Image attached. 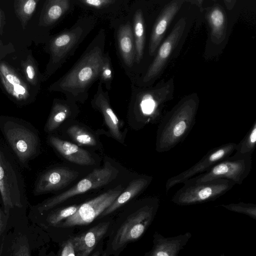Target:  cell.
Listing matches in <instances>:
<instances>
[{
    "mask_svg": "<svg viewBox=\"0 0 256 256\" xmlns=\"http://www.w3.org/2000/svg\"><path fill=\"white\" fill-rule=\"evenodd\" d=\"M184 0H173L162 8L153 26L150 39L148 52L154 56L156 52L165 33L182 6Z\"/></svg>",
    "mask_w": 256,
    "mask_h": 256,
    "instance_id": "16",
    "label": "cell"
},
{
    "mask_svg": "<svg viewBox=\"0 0 256 256\" xmlns=\"http://www.w3.org/2000/svg\"><path fill=\"white\" fill-rule=\"evenodd\" d=\"M174 90L173 78L148 88L132 86L130 109L140 126L160 120L164 105L172 98Z\"/></svg>",
    "mask_w": 256,
    "mask_h": 256,
    "instance_id": "4",
    "label": "cell"
},
{
    "mask_svg": "<svg viewBox=\"0 0 256 256\" xmlns=\"http://www.w3.org/2000/svg\"><path fill=\"white\" fill-rule=\"evenodd\" d=\"M236 144L230 142L210 150L190 168L168 178L166 184V192L178 184L207 172L220 161L230 157L234 152Z\"/></svg>",
    "mask_w": 256,
    "mask_h": 256,
    "instance_id": "10",
    "label": "cell"
},
{
    "mask_svg": "<svg viewBox=\"0 0 256 256\" xmlns=\"http://www.w3.org/2000/svg\"><path fill=\"white\" fill-rule=\"evenodd\" d=\"M256 144V120L244 138L236 144L235 153L230 156L233 159H242L252 158Z\"/></svg>",
    "mask_w": 256,
    "mask_h": 256,
    "instance_id": "28",
    "label": "cell"
},
{
    "mask_svg": "<svg viewBox=\"0 0 256 256\" xmlns=\"http://www.w3.org/2000/svg\"><path fill=\"white\" fill-rule=\"evenodd\" d=\"M234 2V0H225L224 2L227 8L228 9H231L234 6V4H232V2Z\"/></svg>",
    "mask_w": 256,
    "mask_h": 256,
    "instance_id": "38",
    "label": "cell"
},
{
    "mask_svg": "<svg viewBox=\"0 0 256 256\" xmlns=\"http://www.w3.org/2000/svg\"><path fill=\"white\" fill-rule=\"evenodd\" d=\"M218 256H224V254H220V255Z\"/></svg>",
    "mask_w": 256,
    "mask_h": 256,
    "instance_id": "41",
    "label": "cell"
},
{
    "mask_svg": "<svg viewBox=\"0 0 256 256\" xmlns=\"http://www.w3.org/2000/svg\"><path fill=\"white\" fill-rule=\"evenodd\" d=\"M4 130L9 144L22 162H26L35 154L38 138L31 130L12 122L5 124Z\"/></svg>",
    "mask_w": 256,
    "mask_h": 256,
    "instance_id": "13",
    "label": "cell"
},
{
    "mask_svg": "<svg viewBox=\"0 0 256 256\" xmlns=\"http://www.w3.org/2000/svg\"><path fill=\"white\" fill-rule=\"evenodd\" d=\"M128 15L111 22V24L115 28V38L119 57L126 68H131L135 64L136 47L132 22Z\"/></svg>",
    "mask_w": 256,
    "mask_h": 256,
    "instance_id": "15",
    "label": "cell"
},
{
    "mask_svg": "<svg viewBox=\"0 0 256 256\" xmlns=\"http://www.w3.org/2000/svg\"><path fill=\"white\" fill-rule=\"evenodd\" d=\"M207 19L210 28L212 40L218 44L224 39L226 32V18L223 8L214 5L207 12Z\"/></svg>",
    "mask_w": 256,
    "mask_h": 256,
    "instance_id": "26",
    "label": "cell"
},
{
    "mask_svg": "<svg viewBox=\"0 0 256 256\" xmlns=\"http://www.w3.org/2000/svg\"><path fill=\"white\" fill-rule=\"evenodd\" d=\"M60 256H76L72 238L64 244Z\"/></svg>",
    "mask_w": 256,
    "mask_h": 256,
    "instance_id": "35",
    "label": "cell"
},
{
    "mask_svg": "<svg viewBox=\"0 0 256 256\" xmlns=\"http://www.w3.org/2000/svg\"><path fill=\"white\" fill-rule=\"evenodd\" d=\"M77 172L65 167H57L44 172L34 188L36 194H41L62 189L78 177Z\"/></svg>",
    "mask_w": 256,
    "mask_h": 256,
    "instance_id": "17",
    "label": "cell"
},
{
    "mask_svg": "<svg viewBox=\"0 0 256 256\" xmlns=\"http://www.w3.org/2000/svg\"><path fill=\"white\" fill-rule=\"evenodd\" d=\"M75 6L73 0H46L40 14L38 25L50 28L58 24Z\"/></svg>",
    "mask_w": 256,
    "mask_h": 256,
    "instance_id": "21",
    "label": "cell"
},
{
    "mask_svg": "<svg viewBox=\"0 0 256 256\" xmlns=\"http://www.w3.org/2000/svg\"><path fill=\"white\" fill-rule=\"evenodd\" d=\"M20 192L16 171L0 150V192L6 214L14 206H21Z\"/></svg>",
    "mask_w": 256,
    "mask_h": 256,
    "instance_id": "12",
    "label": "cell"
},
{
    "mask_svg": "<svg viewBox=\"0 0 256 256\" xmlns=\"http://www.w3.org/2000/svg\"><path fill=\"white\" fill-rule=\"evenodd\" d=\"M159 204L158 198H150L130 214L117 231L112 243V249L118 250L140 238L153 221Z\"/></svg>",
    "mask_w": 256,
    "mask_h": 256,
    "instance_id": "5",
    "label": "cell"
},
{
    "mask_svg": "<svg viewBox=\"0 0 256 256\" xmlns=\"http://www.w3.org/2000/svg\"><path fill=\"white\" fill-rule=\"evenodd\" d=\"M0 80L6 92L17 100H27L29 87L20 74L8 64L0 63Z\"/></svg>",
    "mask_w": 256,
    "mask_h": 256,
    "instance_id": "19",
    "label": "cell"
},
{
    "mask_svg": "<svg viewBox=\"0 0 256 256\" xmlns=\"http://www.w3.org/2000/svg\"><path fill=\"white\" fill-rule=\"evenodd\" d=\"M110 222H103L72 238L76 256H88L106 233Z\"/></svg>",
    "mask_w": 256,
    "mask_h": 256,
    "instance_id": "22",
    "label": "cell"
},
{
    "mask_svg": "<svg viewBox=\"0 0 256 256\" xmlns=\"http://www.w3.org/2000/svg\"><path fill=\"white\" fill-rule=\"evenodd\" d=\"M122 191V189L120 186L80 205L78 210L73 215L57 224L56 226L68 228L88 224L101 214Z\"/></svg>",
    "mask_w": 256,
    "mask_h": 256,
    "instance_id": "9",
    "label": "cell"
},
{
    "mask_svg": "<svg viewBox=\"0 0 256 256\" xmlns=\"http://www.w3.org/2000/svg\"><path fill=\"white\" fill-rule=\"evenodd\" d=\"M39 0H15L14 7L16 17L24 29L34 12Z\"/></svg>",
    "mask_w": 256,
    "mask_h": 256,
    "instance_id": "29",
    "label": "cell"
},
{
    "mask_svg": "<svg viewBox=\"0 0 256 256\" xmlns=\"http://www.w3.org/2000/svg\"><path fill=\"white\" fill-rule=\"evenodd\" d=\"M252 165V158L233 159L230 156L207 172L196 176L183 183L198 184L215 179H226L233 182L235 184H240L248 176Z\"/></svg>",
    "mask_w": 256,
    "mask_h": 256,
    "instance_id": "8",
    "label": "cell"
},
{
    "mask_svg": "<svg viewBox=\"0 0 256 256\" xmlns=\"http://www.w3.org/2000/svg\"><path fill=\"white\" fill-rule=\"evenodd\" d=\"M106 256V253H104V254H103V256Z\"/></svg>",
    "mask_w": 256,
    "mask_h": 256,
    "instance_id": "42",
    "label": "cell"
},
{
    "mask_svg": "<svg viewBox=\"0 0 256 256\" xmlns=\"http://www.w3.org/2000/svg\"><path fill=\"white\" fill-rule=\"evenodd\" d=\"M79 206L80 205H74L57 210L48 216L47 220L50 224L56 226L63 220L73 215Z\"/></svg>",
    "mask_w": 256,
    "mask_h": 256,
    "instance_id": "33",
    "label": "cell"
},
{
    "mask_svg": "<svg viewBox=\"0 0 256 256\" xmlns=\"http://www.w3.org/2000/svg\"><path fill=\"white\" fill-rule=\"evenodd\" d=\"M118 174V170L106 161L102 168L94 169L72 188L42 203L38 210L41 212L49 210L74 196L106 185L115 179Z\"/></svg>",
    "mask_w": 256,
    "mask_h": 256,
    "instance_id": "7",
    "label": "cell"
},
{
    "mask_svg": "<svg viewBox=\"0 0 256 256\" xmlns=\"http://www.w3.org/2000/svg\"><path fill=\"white\" fill-rule=\"evenodd\" d=\"M113 78L114 70L111 58L109 54L105 52L99 74L100 82L104 84L106 90H110Z\"/></svg>",
    "mask_w": 256,
    "mask_h": 256,
    "instance_id": "32",
    "label": "cell"
},
{
    "mask_svg": "<svg viewBox=\"0 0 256 256\" xmlns=\"http://www.w3.org/2000/svg\"><path fill=\"white\" fill-rule=\"evenodd\" d=\"M152 179V177L142 176L133 180L126 190L122 192L113 202L102 212V216L112 212L140 194L147 188Z\"/></svg>",
    "mask_w": 256,
    "mask_h": 256,
    "instance_id": "25",
    "label": "cell"
},
{
    "mask_svg": "<svg viewBox=\"0 0 256 256\" xmlns=\"http://www.w3.org/2000/svg\"><path fill=\"white\" fill-rule=\"evenodd\" d=\"M3 220L2 214L1 210H0V232H2V227L4 226V220Z\"/></svg>",
    "mask_w": 256,
    "mask_h": 256,
    "instance_id": "39",
    "label": "cell"
},
{
    "mask_svg": "<svg viewBox=\"0 0 256 256\" xmlns=\"http://www.w3.org/2000/svg\"><path fill=\"white\" fill-rule=\"evenodd\" d=\"M50 142L66 160L76 164L89 166L94 164L90 154L78 146L56 136H51Z\"/></svg>",
    "mask_w": 256,
    "mask_h": 256,
    "instance_id": "23",
    "label": "cell"
},
{
    "mask_svg": "<svg viewBox=\"0 0 256 256\" xmlns=\"http://www.w3.org/2000/svg\"><path fill=\"white\" fill-rule=\"evenodd\" d=\"M68 135L78 144L85 146L96 145L95 137L87 130L79 126H72L67 130Z\"/></svg>",
    "mask_w": 256,
    "mask_h": 256,
    "instance_id": "30",
    "label": "cell"
},
{
    "mask_svg": "<svg viewBox=\"0 0 256 256\" xmlns=\"http://www.w3.org/2000/svg\"><path fill=\"white\" fill-rule=\"evenodd\" d=\"M131 22L136 47L135 63L138 64L142 58L145 45V24L141 8L135 10Z\"/></svg>",
    "mask_w": 256,
    "mask_h": 256,
    "instance_id": "27",
    "label": "cell"
},
{
    "mask_svg": "<svg viewBox=\"0 0 256 256\" xmlns=\"http://www.w3.org/2000/svg\"><path fill=\"white\" fill-rule=\"evenodd\" d=\"M220 206L229 210L243 214L256 220V204H255L240 202L222 204Z\"/></svg>",
    "mask_w": 256,
    "mask_h": 256,
    "instance_id": "34",
    "label": "cell"
},
{
    "mask_svg": "<svg viewBox=\"0 0 256 256\" xmlns=\"http://www.w3.org/2000/svg\"><path fill=\"white\" fill-rule=\"evenodd\" d=\"M12 256H30L28 245L25 243L18 245L14 250Z\"/></svg>",
    "mask_w": 256,
    "mask_h": 256,
    "instance_id": "36",
    "label": "cell"
},
{
    "mask_svg": "<svg viewBox=\"0 0 256 256\" xmlns=\"http://www.w3.org/2000/svg\"><path fill=\"white\" fill-rule=\"evenodd\" d=\"M91 104L94 108L102 114L111 136L116 140L122 142L124 138L120 130V122L110 106L108 92L104 91L102 84L100 82L96 92L91 100Z\"/></svg>",
    "mask_w": 256,
    "mask_h": 256,
    "instance_id": "18",
    "label": "cell"
},
{
    "mask_svg": "<svg viewBox=\"0 0 256 256\" xmlns=\"http://www.w3.org/2000/svg\"><path fill=\"white\" fill-rule=\"evenodd\" d=\"M75 6L90 12L98 18L111 22L120 20L130 12V0H73Z\"/></svg>",
    "mask_w": 256,
    "mask_h": 256,
    "instance_id": "14",
    "label": "cell"
},
{
    "mask_svg": "<svg viewBox=\"0 0 256 256\" xmlns=\"http://www.w3.org/2000/svg\"><path fill=\"white\" fill-rule=\"evenodd\" d=\"M4 16L3 14V12L0 8V32H2V26L4 24Z\"/></svg>",
    "mask_w": 256,
    "mask_h": 256,
    "instance_id": "37",
    "label": "cell"
},
{
    "mask_svg": "<svg viewBox=\"0 0 256 256\" xmlns=\"http://www.w3.org/2000/svg\"><path fill=\"white\" fill-rule=\"evenodd\" d=\"M152 250L144 256H178L181 250L192 237V234L186 232L173 237H164L158 232L154 236Z\"/></svg>",
    "mask_w": 256,
    "mask_h": 256,
    "instance_id": "20",
    "label": "cell"
},
{
    "mask_svg": "<svg viewBox=\"0 0 256 256\" xmlns=\"http://www.w3.org/2000/svg\"><path fill=\"white\" fill-rule=\"evenodd\" d=\"M21 66L26 80L30 84L36 86L39 80L42 81L39 78L37 64L31 54L28 55L25 60L22 61Z\"/></svg>",
    "mask_w": 256,
    "mask_h": 256,
    "instance_id": "31",
    "label": "cell"
},
{
    "mask_svg": "<svg viewBox=\"0 0 256 256\" xmlns=\"http://www.w3.org/2000/svg\"><path fill=\"white\" fill-rule=\"evenodd\" d=\"M106 41V31L101 28L71 68L52 83L48 90L61 92L76 102H84L89 90L98 79Z\"/></svg>",
    "mask_w": 256,
    "mask_h": 256,
    "instance_id": "1",
    "label": "cell"
},
{
    "mask_svg": "<svg viewBox=\"0 0 256 256\" xmlns=\"http://www.w3.org/2000/svg\"><path fill=\"white\" fill-rule=\"evenodd\" d=\"M78 110L76 102L68 99L55 98L46 128L48 132L57 128L65 120Z\"/></svg>",
    "mask_w": 256,
    "mask_h": 256,
    "instance_id": "24",
    "label": "cell"
},
{
    "mask_svg": "<svg viewBox=\"0 0 256 256\" xmlns=\"http://www.w3.org/2000/svg\"><path fill=\"white\" fill-rule=\"evenodd\" d=\"M186 26V20L184 18H180L175 24L170 34L158 48L154 60L143 77L144 84L154 82L164 70L182 36Z\"/></svg>",
    "mask_w": 256,
    "mask_h": 256,
    "instance_id": "11",
    "label": "cell"
},
{
    "mask_svg": "<svg viewBox=\"0 0 256 256\" xmlns=\"http://www.w3.org/2000/svg\"><path fill=\"white\" fill-rule=\"evenodd\" d=\"M100 256V252L98 250L92 256Z\"/></svg>",
    "mask_w": 256,
    "mask_h": 256,
    "instance_id": "40",
    "label": "cell"
},
{
    "mask_svg": "<svg viewBox=\"0 0 256 256\" xmlns=\"http://www.w3.org/2000/svg\"><path fill=\"white\" fill-rule=\"evenodd\" d=\"M173 196L172 202L179 206H190L214 200L236 184L226 179H215L198 184L183 183Z\"/></svg>",
    "mask_w": 256,
    "mask_h": 256,
    "instance_id": "6",
    "label": "cell"
},
{
    "mask_svg": "<svg viewBox=\"0 0 256 256\" xmlns=\"http://www.w3.org/2000/svg\"><path fill=\"white\" fill-rule=\"evenodd\" d=\"M199 104L197 94H190L162 116L156 132L158 152L170 151L186 138L195 124Z\"/></svg>",
    "mask_w": 256,
    "mask_h": 256,
    "instance_id": "2",
    "label": "cell"
},
{
    "mask_svg": "<svg viewBox=\"0 0 256 256\" xmlns=\"http://www.w3.org/2000/svg\"><path fill=\"white\" fill-rule=\"evenodd\" d=\"M98 18L92 14L80 17L68 29L49 38L46 51L50 58L42 74V82L46 80L72 56L80 44L94 28Z\"/></svg>",
    "mask_w": 256,
    "mask_h": 256,
    "instance_id": "3",
    "label": "cell"
}]
</instances>
